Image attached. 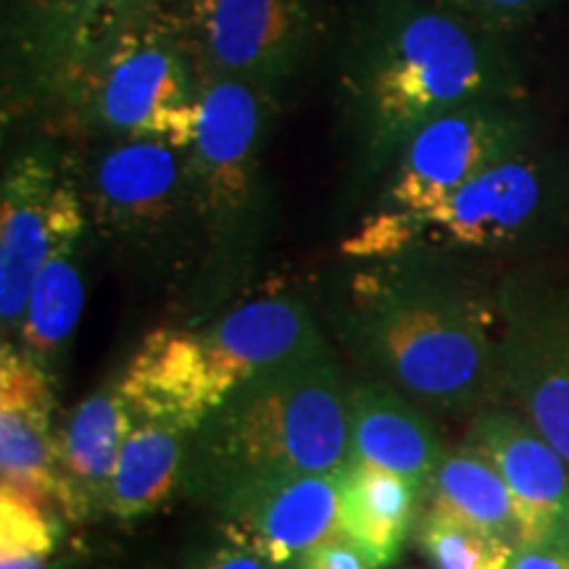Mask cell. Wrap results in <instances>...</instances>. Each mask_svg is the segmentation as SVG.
Returning a JSON list of instances; mask_svg holds the SVG:
<instances>
[{
    "label": "cell",
    "instance_id": "1",
    "mask_svg": "<svg viewBox=\"0 0 569 569\" xmlns=\"http://www.w3.org/2000/svg\"><path fill=\"white\" fill-rule=\"evenodd\" d=\"M336 48L340 109L367 174L388 169L427 119L525 96L507 34L436 0H353Z\"/></svg>",
    "mask_w": 569,
    "mask_h": 569
},
{
    "label": "cell",
    "instance_id": "2",
    "mask_svg": "<svg viewBox=\"0 0 569 569\" xmlns=\"http://www.w3.org/2000/svg\"><path fill=\"white\" fill-rule=\"evenodd\" d=\"M346 393L330 348L248 377L190 432L182 488L219 507L259 480L343 472Z\"/></svg>",
    "mask_w": 569,
    "mask_h": 569
},
{
    "label": "cell",
    "instance_id": "3",
    "mask_svg": "<svg viewBox=\"0 0 569 569\" xmlns=\"http://www.w3.org/2000/svg\"><path fill=\"white\" fill-rule=\"evenodd\" d=\"M353 327L372 365L425 407L467 411L498 390L493 315L448 277H369L356 288Z\"/></svg>",
    "mask_w": 569,
    "mask_h": 569
},
{
    "label": "cell",
    "instance_id": "4",
    "mask_svg": "<svg viewBox=\"0 0 569 569\" xmlns=\"http://www.w3.org/2000/svg\"><path fill=\"white\" fill-rule=\"evenodd\" d=\"M201 71L167 9L113 38L74 82L67 109L109 140L153 138L188 148L196 138Z\"/></svg>",
    "mask_w": 569,
    "mask_h": 569
},
{
    "label": "cell",
    "instance_id": "5",
    "mask_svg": "<svg viewBox=\"0 0 569 569\" xmlns=\"http://www.w3.org/2000/svg\"><path fill=\"white\" fill-rule=\"evenodd\" d=\"M277 96L201 77L196 138L184 148L198 222L213 253H246L264 224L261 153Z\"/></svg>",
    "mask_w": 569,
    "mask_h": 569
},
{
    "label": "cell",
    "instance_id": "6",
    "mask_svg": "<svg viewBox=\"0 0 569 569\" xmlns=\"http://www.w3.org/2000/svg\"><path fill=\"white\" fill-rule=\"evenodd\" d=\"M201 77L280 92L322 40L317 0H167Z\"/></svg>",
    "mask_w": 569,
    "mask_h": 569
},
{
    "label": "cell",
    "instance_id": "7",
    "mask_svg": "<svg viewBox=\"0 0 569 569\" xmlns=\"http://www.w3.org/2000/svg\"><path fill=\"white\" fill-rule=\"evenodd\" d=\"M88 209L80 177L53 146L34 142L13 156L0 188V322L17 330L40 267L59 248L80 243Z\"/></svg>",
    "mask_w": 569,
    "mask_h": 569
},
{
    "label": "cell",
    "instance_id": "8",
    "mask_svg": "<svg viewBox=\"0 0 569 569\" xmlns=\"http://www.w3.org/2000/svg\"><path fill=\"white\" fill-rule=\"evenodd\" d=\"M532 134L522 101H475L427 119L390 163L388 209L425 217L482 169L528 151Z\"/></svg>",
    "mask_w": 569,
    "mask_h": 569
},
{
    "label": "cell",
    "instance_id": "9",
    "mask_svg": "<svg viewBox=\"0 0 569 569\" xmlns=\"http://www.w3.org/2000/svg\"><path fill=\"white\" fill-rule=\"evenodd\" d=\"M80 188L88 219L103 238L156 246L190 224L201 230L188 156L167 140H109L90 159Z\"/></svg>",
    "mask_w": 569,
    "mask_h": 569
},
{
    "label": "cell",
    "instance_id": "10",
    "mask_svg": "<svg viewBox=\"0 0 569 569\" xmlns=\"http://www.w3.org/2000/svg\"><path fill=\"white\" fill-rule=\"evenodd\" d=\"M498 390L569 465V301L517 296L503 303Z\"/></svg>",
    "mask_w": 569,
    "mask_h": 569
},
{
    "label": "cell",
    "instance_id": "11",
    "mask_svg": "<svg viewBox=\"0 0 569 569\" xmlns=\"http://www.w3.org/2000/svg\"><path fill=\"white\" fill-rule=\"evenodd\" d=\"M551 193L549 169L528 148L482 169L436 209L419 217V238L432 246L472 251L515 246L538 230L549 211Z\"/></svg>",
    "mask_w": 569,
    "mask_h": 569
},
{
    "label": "cell",
    "instance_id": "12",
    "mask_svg": "<svg viewBox=\"0 0 569 569\" xmlns=\"http://www.w3.org/2000/svg\"><path fill=\"white\" fill-rule=\"evenodd\" d=\"M230 543L282 567L338 532L340 472L280 475L240 488L217 507Z\"/></svg>",
    "mask_w": 569,
    "mask_h": 569
},
{
    "label": "cell",
    "instance_id": "13",
    "mask_svg": "<svg viewBox=\"0 0 569 569\" xmlns=\"http://www.w3.org/2000/svg\"><path fill=\"white\" fill-rule=\"evenodd\" d=\"M467 440L493 461L517 509L519 546L569 536V465L515 409H480Z\"/></svg>",
    "mask_w": 569,
    "mask_h": 569
},
{
    "label": "cell",
    "instance_id": "14",
    "mask_svg": "<svg viewBox=\"0 0 569 569\" xmlns=\"http://www.w3.org/2000/svg\"><path fill=\"white\" fill-rule=\"evenodd\" d=\"M53 377L3 343L0 353V478L42 509H59V436L53 432Z\"/></svg>",
    "mask_w": 569,
    "mask_h": 569
},
{
    "label": "cell",
    "instance_id": "15",
    "mask_svg": "<svg viewBox=\"0 0 569 569\" xmlns=\"http://www.w3.org/2000/svg\"><path fill=\"white\" fill-rule=\"evenodd\" d=\"M0 21L6 111L63 106L74 69L80 0H3Z\"/></svg>",
    "mask_w": 569,
    "mask_h": 569
},
{
    "label": "cell",
    "instance_id": "16",
    "mask_svg": "<svg viewBox=\"0 0 569 569\" xmlns=\"http://www.w3.org/2000/svg\"><path fill=\"white\" fill-rule=\"evenodd\" d=\"M138 422H159L193 432L219 403L213 369L201 332L153 330L117 380Z\"/></svg>",
    "mask_w": 569,
    "mask_h": 569
},
{
    "label": "cell",
    "instance_id": "17",
    "mask_svg": "<svg viewBox=\"0 0 569 569\" xmlns=\"http://www.w3.org/2000/svg\"><path fill=\"white\" fill-rule=\"evenodd\" d=\"M201 338L222 398L248 377L327 348L309 309L296 298H259L238 306Z\"/></svg>",
    "mask_w": 569,
    "mask_h": 569
},
{
    "label": "cell",
    "instance_id": "18",
    "mask_svg": "<svg viewBox=\"0 0 569 569\" xmlns=\"http://www.w3.org/2000/svg\"><path fill=\"white\" fill-rule=\"evenodd\" d=\"M346 415L348 459L403 475L427 496L446 448L425 411L411 407L401 390L359 382L348 388Z\"/></svg>",
    "mask_w": 569,
    "mask_h": 569
},
{
    "label": "cell",
    "instance_id": "19",
    "mask_svg": "<svg viewBox=\"0 0 569 569\" xmlns=\"http://www.w3.org/2000/svg\"><path fill=\"white\" fill-rule=\"evenodd\" d=\"M134 415L117 386L90 393L71 411L59 436V511L69 519L90 515L96 503L106 507L109 482Z\"/></svg>",
    "mask_w": 569,
    "mask_h": 569
},
{
    "label": "cell",
    "instance_id": "20",
    "mask_svg": "<svg viewBox=\"0 0 569 569\" xmlns=\"http://www.w3.org/2000/svg\"><path fill=\"white\" fill-rule=\"evenodd\" d=\"M425 509V490L390 469L351 461L340 472L338 530L375 569L396 565Z\"/></svg>",
    "mask_w": 569,
    "mask_h": 569
},
{
    "label": "cell",
    "instance_id": "21",
    "mask_svg": "<svg viewBox=\"0 0 569 569\" xmlns=\"http://www.w3.org/2000/svg\"><path fill=\"white\" fill-rule=\"evenodd\" d=\"M425 503L451 511L490 538L519 546L517 509L507 482L493 461L467 438L451 451H443L427 486Z\"/></svg>",
    "mask_w": 569,
    "mask_h": 569
},
{
    "label": "cell",
    "instance_id": "22",
    "mask_svg": "<svg viewBox=\"0 0 569 569\" xmlns=\"http://www.w3.org/2000/svg\"><path fill=\"white\" fill-rule=\"evenodd\" d=\"M188 432L159 422H134L113 467L106 509L117 519H138L159 509L182 480Z\"/></svg>",
    "mask_w": 569,
    "mask_h": 569
},
{
    "label": "cell",
    "instance_id": "23",
    "mask_svg": "<svg viewBox=\"0 0 569 569\" xmlns=\"http://www.w3.org/2000/svg\"><path fill=\"white\" fill-rule=\"evenodd\" d=\"M84 284L77 267V246L48 256L34 277L30 301L21 317V353L53 377L63 348L82 317Z\"/></svg>",
    "mask_w": 569,
    "mask_h": 569
},
{
    "label": "cell",
    "instance_id": "24",
    "mask_svg": "<svg viewBox=\"0 0 569 569\" xmlns=\"http://www.w3.org/2000/svg\"><path fill=\"white\" fill-rule=\"evenodd\" d=\"M417 546L432 569H482L509 543L490 538L451 511L425 503L417 522Z\"/></svg>",
    "mask_w": 569,
    "mask_h": 569
},
{
    "label": "cell",
    "instance_id": "25",
    "mask_svg": "<svg viewBox=\"0 0 569 569\" xmlns=\"http://www.w3.org/2000/svg\"><path fill=\"white\" fill-rule=\"evenodd\" d=\"M53 551V511L0 490V569H48Z\"/></svg>",
    "mask_w": 569,
    "mask_h": 569
},
{
    "label": "cell",
    "instance_id": "26",
    "mask_svg": "<svg viewBox=\"0 0 569 569\" xmlns=\"http://www.w3.org/2000/svg\"><path fill=\"white\" fill-rule=\"evenodd\" d=\"M167 0H80V30H77L74 69H71L69 92L88 63L103 51L119 32L132 27L148 13L159 11ZM67 92V98H69ZM63 98V103H67Z\"/></svg>",
    "mask_w": 569,
    "mask_h": 569
},
{
    "label": "cell",
    "instance_id": "27",
    "mask_svg": "<svg viewBox=\"0 0 569 569\" xmlns=\"http://www.w3.org/2000/svg\"><path fill=\"white\" fill-rule=\"evenodd\" d=\"M419 234H422L419 217L409 211L388 209L367 219L365 227L343 243V251L348 256H359V259H390L419 240Z\"/></svg>",
    "mask_w": 569,
    "mask_h": 569
},
{
    "label": "cell",
    "instance_id": "28",
    "mask_svg": "<svg viewBox=\"0 0 569 569\" xmlns=\"http://www.w3.org/2000/svg\"><path fill=\"white\" fill-rule=\"evenodd\" d=\"M436 3L461 13L486 30L509 34L549 11L557 0H436Z\"/></svg>",
    "mask_w": 569,
    "mask_h": 569
},
{
    "label": "cell",
    "instance_id": "29",
    "mask_svg": "<svg viewBox=\"0 0 569 569\" xmlns=\"http://www.w3.org/2000/svg\"><path fill=\"white\" fill-rule=\"evenodd\" d=\"M296 569H375L365 553L348 540L343 532L319 540L303 557H298Z\"/></svg>",
    "mask_w": 569,
    "mask_h": 569
},
{
    "label": "cell",
    "instance_id": "30",
    "mask_svg": "<svg viewBox=\"0 0 569 569\" xmlns=\"http://www.w3.org/2000/svg\"><path fill=\"white\" fill-rule=\"evenodd\" d=\"M503 569H569V536L515 546Z\"/></svg>",
    "mask_w": 569,
    "mask_h": 569
},
{
    "label": "cell",
    "instance_id": "31",
    "mask_svg": "<svg viewBox=\"0 0 569 569\" xmlns=\"http://www.w3.org/2000/svg\"><path fill=\"white\" fill-rule=\"evenodd\" d=\"M196 569H274L264 557L243 549V546H227V549L213 551Z\"/></svg>",
    "mask_w": 569,
    "mask_h": 569
}]
</instances>
